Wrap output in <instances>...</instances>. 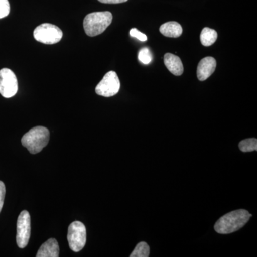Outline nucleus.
<instances>
[{"mask_svg":"<svg viewBox=\"0 0 257 257\" xmlns=\"http://www.w3.org/2000/svg\"><path fill=\"white\" fill-rule=\"evenodd\" d=\"M251 217V214L244 209L231 211L216 221L214 229L219 234H231L241 229Z\"/></svg>","mask_w":257,"mask_h":257,"instance_id":"nucleus-1","label":"nucleus"},{"mask_svg":"<svg viewBox=\"0 0 257 257\" xmlns=\"http://www.w3.org/2000/svg\"><path fill=\"white\" fill-rule=\"evenodd\" d=\"M110 12H96L87 15L83 22L84 31L88 36L95 37L101 35L112 22Z\"/></svg>","mask_w":257,"mask_h":257,"instance_id":"nucleus-2","label":"nucleus"},{"mask_svg":"<svg viewBox=\"0 0 257 257\" xmlns=\"http://www.w3.org/2000/svg\"><path fill=\"white\" fill-rule=\"evenodd\" d=\"M50 140V132L46 127L39 126L31 128L22 138V144L31 154H37L47 146Z\"/></svg>","mask_w":257,"mask_h":257,"instance_id":"nucleus-3","label":"nucleus"},{"mask_svg":"<svg viewBox=\"0 0 257 257\" xmlns=\"http://www.w3.org/2000/svg\"><path fill=\"white\" fill-rule=\"evenodd\" d=\"M69 246L74 252H79L87 241V230L81 221H76L69 225L67 234Z\"/></svg>","mask_w":257,"mask_h":257,"instance_id":"nucleus-4","label":"nucleus"},{"mask_svg":"<svg viewBox=\"0 0 257 257\" xmlns=\"http://www.w3.org/2000/svg\"><path fill=\"white\" fill-rule=\"evenodd\" d=\"M63 33L58 27L52 24L44 23L39 25L34 31V37L37 41L45 45H54L62 40Z\"/></svg>","mask_w":257,"mask_h":257,"instance_id":"nucleus-5","label":"nucleus"},{"mask_svg":"<svg viewBox=\"0 0 257 257\" xmlns=\"http://www.w3.org/2000/svg\"><path fill=\"white\" fill-rule=\"evenodd\" d=\"M120 89V81L117 74L114 71L107 72L96 87L98 95L110 97L116 95Z\"/></svg>","mask_w":257,"mask_h":257,"instance_id":"nucleus-6","label":"nucleus"},{"mask_svg":"<svg viewBox=\"0 0 257 257\" xmlns=\"http://www.w3.org/2000/svg\"><path fill=\"white\" fill-rule=\"evenodd\" d=\"M18 82L16 75L11 69L0 70V94L5 98H11L17 94Z\"/></svg>","mask_w":257,"mask_h":257,"instance_id":"nucleus-7","label":"nucleus"},{"mask_svg":"<svg viewBox=\"0 0 257 257\" xmlns=\"http://www.w3.org/2000/svg\"><path fill=\"white\" fill-rule=\"evenodd\" d=\"M31 234V219L28 211L20 213L17 224V243L20 248L26 247Z\"/></svg>","mask_w":257,"mask_h":257,"instance_id":"nucleus-8","label":"nucleus"},{"mask_svg":"<svg viewBox=\"0 0 257 257\" xmlns=\"http://www.w3.org/2000/svg\"><path fill=\"white\" fill-rule=\"evenodd\" d=\"M216 67V61L214 57H204L199 62L197 69L198 79L204 81L214 73Z\"/></svg>","mask_w":257,"mask_h":257,"instance_id":"nucleus-9","label":"nucleus"},{"mask_svg":"<svg viewBox=\"0 0 257 257\" xmlns=\"http://www.w3.org/2000/svg\"><path fill=\"white\" fill-rule=\"evenodd\" d=\"M37 257H58L60 256V247L58 242L54 238L47 240L40 246L37 251Z\"/></svg>","mask_w":257,"mask_h":257,"instance_id":"nucleus-10","label":"nucleus"},{"mask_svg":"<svg viewBox=\"0 0 257 257\" xmlns=\"http://www.w3.org/2000/svg\"><path fill=\"white\" fill-rule=\"evenodd\" d=\"M164 62L168 70L175 76H180L183 74L184 67L182 61L177 56L171 53L165 54Z\"/></svg>","mask_w":257,"mask_h":257,"instance_id":"nucleus-11","label":"nucleus"},{"mask_svg":"<svg viewBox=\"0 0 257 257\" xmlns=\"http://www.w3.org/2000/svg\"><path fill=\"white\" fill-rule=\"evenodd\" d=\"M160 31L164 36L177 38L182 35V26L177 22H168L161 25Z\"/></svg>","mask_w":257,"mask_h":257,"instance_id":"nucleus-12","label":"nucleus"},{"mask_svg":"<svg viewBox=\"0 0 257 257\" xmlns=\"http://www.w3.org/2000/svg\"><path fill=\"white\" fill-rule=\"evenodd\" d=\"M217 37L218 34L215 30L209 28H204L202 32H201V43L204 47L211 46L213 44L215 43L216 40H217Z\"/></svg>","mask_w":257,"mask_h":257,"instance_id":"nucleus-13","label":"nucleus"},{"mask_svg":"<svg viewBox=\"0 0 257 257\" xmlns=\"http://www.w3.org/2000/svg\"><path fill=\"white\" fill-rule=\"evenodd\" d=\"M150 248L146 242H140L130 254V257H148L150 256Z\"/></svg>","mask_w":257,"mask_h":257,"instance_id":"nucleus-14","label":"nucleus"},{"mask_svg":"<svg viewBox=\"0 0 257 257\" xmlns=\"http://www.w3.org/2000/svg\"><path fill=\"white\" fill-rule=\"evenodd\" d=\"M240 150L243 152H254L257 150V140L255 138L242 140L239 145Z\"/></svg>","mask_w":257,"mask_h":257,"instance_id":"nucleus-15","label":"nucleus"},{"mask_svg":"<svg viewBox=\"0 0 257 257\" xmlns=\"http://www.w3.org/2000/svg\"><path fill=\"white\" fill-rule=\"evenodd\" d=\"M138 58L142 63L145 64H150L152 60L151 52L147 47H143L139 52Z\"/></svg>","mask_w":257,"mask_h":257,"instance_id":"nucleus-16","label":"nucleus"},{"mask_svg":"<svg viewBox=\"0 0 257 257\" xmlns=\"http://www.w3.org/2000/svg\"><path fill=\"white\" fill-rule=\"evenodd\" d=\"M10 5L8 0H0V19L6 18L10 14Z\"/></svg>","mask_w":257,"mask_h":257,"instance_id":"nucleus-17","label":"nucleus"},{"mask_svg":"<svg viewBox=\"0 0 257 257\" xmlns=\"http://www.w3.org/2000/svg\"><path fill=\"white\" fill-rule=\"evenodd\" d=\"M130 35L132 37H135L138 39L139 40L142 42H145L147 40V37L145 34L142 33L141 32L139 31L136 28H133L130 32Z\"/></svg>","mask_w":257,"mask_h":257,"instance_id":"nucleus-18","label":"nucleus"},{"mask_svg":"<svg viewBox=\"0 0 257 257\" xmlns=\"http://www.w3.org/2000/svg\"><path fill=\"white\" fill-rule=\"evenodd\" d=\"M5 193H6V189H5V184L0 181V212L4 204Z\"/></svg>","mask_w":257,"mask_h":257,"instance_id":"nucleus-19","label":"nucleus"},{"mask_svg":"<svg viewBox=\"0 0 257 257\" xmlns=\"http://www.w3.org/2000/svg\"><path fill=\"white\" fill-rule=\"evenodd\" d=\"M98 1L104 4H120V3H126L128 0H98Z\"/></svg>","mask_w":257,"mask_h":257,"instance_id":"nucleus-20","label":"nucleus"}]
</instances>
